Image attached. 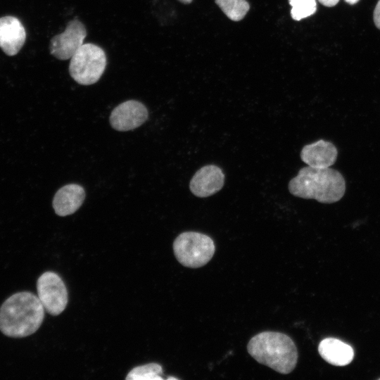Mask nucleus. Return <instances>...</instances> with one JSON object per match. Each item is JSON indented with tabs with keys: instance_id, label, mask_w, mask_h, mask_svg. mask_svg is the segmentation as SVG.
I'll use <instances>...</instances> for the list:
<instances>
[{
	"instance_id": "nucleus-4",
	"label": "nucleus",
	"mask_w": 380,
	"mask_h": 380,
	"mask_svg": "<svg viewBox=\"0 0 380 380\" xmlns=\"http://www.w3.org/2000/svg\"><path fill=\"white\" fill-rule=\"evenodd\" d=\"M215 251L213 240L196 232L181 233L173 242L176 259L183 266L198 268L206 265Z\"/></svg>"
},
{
	"instance_id": "nucleus-5",
	"label": "nucleus",
	"mask_w": 380,
	"mask_h": 380,
	"mask_svg": "<svg viewBox=\"0 0 380 380\" xmlns=\"http://www.w3.org/2000/svg\"><path fill=\"white\" fill-rule=\"evenodd\" d=\"M107 61L105 51L99 46L83 44L70 58L69 73L78 84L90 85L101 78Z\"/></svg>"
},
{
	"instance_id": "nucleus-13",
	"label": "nucleus",
	"mask_w": 380,
	"mask_h": 380,
	"mask_svg": "<svg viewBox=\"0 0 380 380\" xmlns=\"http://www.w3.org/2000/svg\"><path fill=\"white\" fill-rule=\"evenodd\" d=\"M320 356L335 366H346L353 360L354 351L348 344L335 338H327L318 346Z\"/></svg>"
},
{
	"instance_id": "nucleus-16",
	"label": "nucleus",
	"mask_w": 380,
	"mask_h": 380,
	"mask_svg": "<svg viewBox=\"0 0 380 380\" xmlns=\"http://www.w3.org/2000/svg\"><path fill=\"white\" fill-rule=\"evenodd\" d=\"M291 6V15L295 20H300L313 15L317 11L316 0H289Z\"/></svg>"
},
{
	"instance_id": "nucleus-3",
	"label": "nucleus",
	"mask_w": 380,
	"mask_h": 380,
	"mask_svg": "<svg viewBox=\"0 0 380 380\" xmlns=\"http://www.w3.org/2000/svg\"><path fill=\"white\" fill-rule=\"evenodd\" d=\"M248 353L259 363L281 374H289L296 367L298 351L293 341L276 331H263L251 338Z\"/></svg>"
},
{
	"instance_id": "nucleus-7",
	"label": "nucleus",
	"mask_w": 380,
	"mask_h": 380,
	"mask_svg": "<svg viewBox=\"0 0 380 380\" xmlns=\"http://www.w3.org/2000/svg\"><path fill=\"white\" fill-rule=\"evenodd\" d=\"M87 34V30L80 20L75 18L69 21L65 30L51 39V54L62 61L71 58L82 46Z\"/></svg>"
},
{
	"instance_id": "nucleus-9",
	"label": "nucleus",
	"mask_w": 380,
	"mask_h": 380,
	"mask_svg": "<svg viewBox=\"0 0 380 380\" xmlns=\"http://www.w3.org/2000/svg\"><path fill=\"white\" fill-rule=\"evenodd\" d=\"M224 182L222 169L215 165H207L196 172L190 181L189 189L194 196L205 198L221 190Z\"/></svg>"
},
{
	"instance_id": "nucleus-1",
	"label": "nucleus",
	"mask_w": 380,
	"mask_h": 380,
	"mask_svg": "<svg viewBox=\"0 0 380 380\" xmlns=\"http://www.w3.org/2000/svg\"><path fill=\"white\" fill-rule=\"evenodd\" d=\"M44 310L38 296L33 293H15L0 307V331L12 338L32 335L41 327Z\"/></svg>"
},
{
	"instance_id": "nucleus-10",
	"label": "nucleus",
	"mask_w": 380,
	"mask_h": 380,
	"mask_svg": "<svg viewBox=\"0 0 380 380\" xmlns=\"http://www.w3.org/2000/svg\"><path fill=\"white\" fill-rule=\"evenodd\" d=\"M26 39L21 22L13 16L0 18V48L8 56L18 53Z\"/></svg>"
},
{
	"instance_id": "nucleus-20",
	"label": "nucleus",
	"mask_w": 380,
	"mask_h": 380,
	"mask_svg": "<svg viewBox=\"0 0 380 380\" xmlns=\"http://www.w3.org/2000/svg\"><path fill=\"white\" fill-rule=\"evenodd\" d=\"M178 1L185 4H190L192 1V0H178Z\"/></svg>"
},
{
	"instance_id": "nucleus-17",
	"label": "nucleus",
	"mask_w": 380,
	"mask_h": 380,
	"mask_svg": "<svg viewBox=\"0 0 380 380\" xmlns=\"http://www.w3.org/2000/svg\"><path fill=\"white\" fill-rule=\"evenodd\" d=\"M374 22L376 27L380 30V0L377 2L374 11Z\"/></svg>"
},
{
	"instance_id": "nucleus-11",
	"label": "nucleus",
	"mask_w": 380,
	"mask_h": 380,
	"mask_svg": "<svg viewBox=\"0 0 380 380\" xmlns=\"http://www.w3.org/2000/svg\"><path fill=\"white\" fill-rule=\"evenodd\" d=\"M337 155L335 146L323 139L304 146L300 151L303 162L316 168L329 167L336 162Z\"/></svg>"
},
{
	"instance_id": "nucleus-21",
	"label": "nucleus",
	"mask_w": 380,
	"mask_h": 380,
	"mask_svg": "<svg viewBox=\"0 0 380 380\" xmlns=\"http://www.w3.org/2000/svg\"></svg>"
},
{
	"instance_id": "nucleus-19",
	"label": "nucleus",
	"mask_w": 380,
	"mask_h": 380,
	"mask_svg": "<svg viewBox=\"0 0 380 380\" xmlns=\"http://www.w3.org/2000/svg\"><path fill=\"white\" fill-rule=\"evenodd\" d=\"M349 4H355L359 1V0H345Z\"/></svg>"
},
{
	"instance_id": "nucleus-6",
	"label": "nucleus",
	"mask_w": 380,
	"mask_h": 380,
	"mask_svg": "<svg viewBox=\"0 0 380 380\" xmlns=\"http://www.w3.org/2000/svg\"><path fill=\"white\" fill-rule=\"evenodd\" d=\"M37 296L50 315H60L66 308L68 293L65 283L56 272L42 274L37 281Z\"/></svg>"
},
{
	"instance_id": "nucleus-18",
	"label": "nucleus",
	"mask_w": 380,
	"mask_h": 380,
	"mask_svg": "<svg viewBox=\"0 0 380 380\" xmlns=\"http://www.w3.org/2000/svg\"><path fill=\"white\" fill-rule=\"evenodd\" d=\"M319 3L327 7H332L337 4L339 0H318Z\"/></svg>"
},
{
	"instance_id": "nucleus-8",
	"label": "nucleus",
	"mask_w": 380,
	"mask_h": 380,
	"mask_svg": "<svg viewBox=\"0 0 380 380\" xmlns=\"http://www.w3.org/2000/svg\"><path fill=\"white\" fill-rule=\"evenodd\" d=\"M148 117V110L142 103L129 100L113 110L110 115V123L113 129L125 132L141 126Z\"/></svg>"
},
{
	"instance_id": "nucleus-12",
	"label": "nucleus",
	"mask_w": 380,
	"mask_h": 380,
	"mask_svg": "<svg viewBox=\"0 0 380 380\" xmlns=\"http://www.w3.org/2000/svg\"><path fill=\"white\" fill-rule=\"evenodd\" d=\"M85 191L82 186L76 184L63 186L56 193L53 199L55 213L61 217L73 214L84 202Z\"/></svg>"
},
{
	"instance_id": "nucleus-2",
	"label": "nucleus",
	"mask_w": 380,
	"mask_h": 380,
	"mask_svg": "<svg viewBox=\"0 0 380 380\" xmlns=\"http://www.w3.org/2000/svg\"><path fill=\"white\" fill-rule=\"evenodd\" d=\"M289 191L296 197L332 203L343 196L346 182L343 175L336 170L306 166L290 180Z\"/></svg>"
},
{
	"instance_id": "nucleus-15",
	"label": "nucleus",
	"mask_w": 380,
	"mask_h": 380,
	"mask_svg": "<svg viewBox=\"0 0 380 380\" xmlns=\"http://www.w3.org/2000/svg\"><path fill=\"white\" fill-rule=\"evenodd\" d=\"M163 368L158 363H148L132 369L125 379L127 380H163Z\"/></svg>"
},
{
	"instance_id": "nucleus-14",
	"label": "nucleus",
	"mask_w": 380,
	"mask_h": 380,
	"mask_svg": "<svg viewBox=\"0 0 380 380\" xmlns=\"http://www.w3.org/2000/svg\"><path fill=\"white\" fill-rule=\"evenodd\" d=\"M216 4L232 20H242L249 11V4L246 0H215Z\"/></svg>"
}]
</instances>
